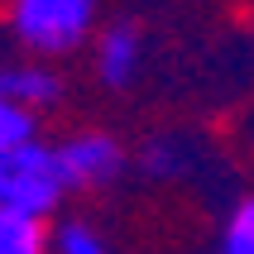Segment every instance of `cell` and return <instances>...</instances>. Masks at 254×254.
Returning <instances> with one entry per match:
<instances>
[{
	"label": "cell",
	"instance_id": "obj_1",
	"mask_svg": "<svg viewBox=\"0 0 254 254\" xmlns=\"http://www.w3.org/2000/svg\"><path fill=\"white\" fill-rule=\"evenodd\" d=\"M63 192H67V183H63V168H58V149L34 139L0 158V211L43 221L63 201Z\"/></svg>",
	"mask_w": 254,
	"mask_h": 254
},
{
	"label": "cell",
	"instance_id": "obj_4",
	"mask_svg": "<svg viewBox=\"0 0 254 254\" xmlns=\"http://www.w3.org/2000/svg\"><path fill=\"white\" fill-rule=\"evenodd\" d=\"M96 77L106 86H115V91L139 77V34H134L129 24H115V29L101 34V43H96Z\"/></svg>",
	"mask_w": 254,
	"mask_h": 254
},
{
	"label": "cell",
	"instance_id": "obj_8",
	"mask_svg": "<svg viewBox=\"0 0 254 254\" xmlns=\"http://www.w3.org/2000/svg\"><path fill=\"white\" fill-rule=\"evenodd\" d=\"M221 254H254V197H245L226 221L221 235Z\"/></svg>",
	"mask_w": 254,
	"mask_h": 254
},
{
	"label": "cell",
	"instance_id": "obj_3",
	"mask_svg": "<svg viewBox=\"0 0 254 254\" xmlns=\"http://www.w3.org/2000/svg\"><path fill=\"white\" fill-rule=\"evenodd\" d=\"M58 168H63V183L67 192H86V187H106L125 173V149L111 139V134H72L67 144H58Z\"/></svg>",
	"mask_w": 254,
	"mask_h": 254
},
{
	"label": "cell",
	"instance_id": "obj_10",
	"mask_svg": "<svg viewBox=\"0 0 254 254\" xmlns=\"http://www.w3.org/2000/svg\"><path fill=\"white\" fill-rule=\"evenodd\" d=\"M139 168L149 173V178H173V173L183 168V149L158 139V144H149V149L139 154Z\"/></svg>",
	"mask_w": 254,
	"mask_h": 254
},
{
	"label": "cell",
	"instance_id": "obj_5",
	"mask_svg": "<svg viewBox=\"0 0 254 254\" xmlns=\"http://www.w3.org/2000/svg\"><path fill=\"white\" fill-rule=\"evenodd\" d=\"M0 96L24 111H43L63 96V82H58V72L39 67V63H19V67H0Z\"/></svg>",
	"mask_w": 254,
	"mask_h": 254
},
{
	"label": "cell",
	"instance_id": "obj_2",
	"mask_svg": "<svg viewBox=\"0 0 254 254\" xmlns=\"http://www.w3.org/2000/svg\"><path fill=\"white\" fill-rule=\"evenodd\" d=\"M96 19V0H14L10 29L34 53H72Z\"/></svg>",
	"mask_w": 254,
	"mask_h": 254
},
{
	"label": "cell",
	"instance_id": "obj_7",
	"mask_svg": "<svg viewBox=\"0 0 254 254\" xmlns=\"http://www.w3.org/2000/svg\"><path fill=\"white\" fill-rule=\"evenodd\" d=\"M34 111H24V106H14V101L0 96V158L14 154L19 144H34Z\"/></svg>",
	"mask_w": 254,
	"mask_h": 254
},
{
	"label": "cell",
	"instance_id": "obj_9",
	"mask_svg": "<svg viewBox=\"0 0 254 254\" xmlns=\"http://www.w3.org/2000/svg\"><path fill=\"white\" fill-rule=\"evenodd\" d=\"M53 254H106V245H101V235L91 226L72 221V226H63L53 235Z\"/></svg>",
	"mask_w": 254,
	"mask_h": 254
},
{
	"label": "cell",
	"instance_id": "obj_6",
	"mask_svg": "<svg viewBox=\"0 0 254 254\" xmlns=\"http://www.w3.org/2000/svg\"><path fill=\"white\" fill-rule=\"evenodd\" d=\"M0 254H48L43 221H29V216L0 211Z\"/></svg>",
	"mask_w": 254,
	"mask_h": 254
}]
</instances>
